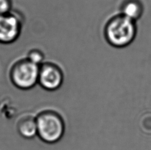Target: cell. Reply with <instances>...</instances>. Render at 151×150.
<instances>
[{
  "label": "cell",
  "mask_w": 151,
  "mask_h": 150,
  "mask_svg": "<svg viewBox=\"0 0 151 150\" xmlns=\"http://www.w3.org/2000/svg\"><path fill=\"white\" fill-rule=\"evenodd\" d=\"M23 16L12 10L0 15V44H10L19 38L23 27Z\"/></svg>",
  "instance_id": "cell-4"
},
{
  "label": "cell",
  "mask_w": 151,
  "mask_h": 150,
  "mask_svg": "<svg viewBox=\"0 0 151 150\" xmlns=\"http://www.w3.org/2000/svg\"><path fill=\"white\" fill-rule=\"evenodd\" d=\"M119 10V13L137 22L143 15L145 6L141 0H123Z\"/></svg>",
  "instance_id": "cell-6"
},
{
  "label": "cell",
  "mask_w": 151,
  "mask_h": 150,
  "mask_svg": "<svg viewBox=\"0 0 151 150\" xmlns=\"http://www.w3.org/2000/svg\"><path fill=\"white\" fill-rule=\"evenodd\" d=\"M38 135L40 140L52 144L60 141L65 132L63 118L54 111H43L37 118Z\"/></svg>",
  "instance_id": "cell-3"
},
{
  "label": "cell",
  "mask_w": 151,
  "mask_h": 150,
  "mask_svg": "<svg viewBox=\"0 0 151 150\" xmlns=\"http://www.w3.org/2000/svg\"><path fill=\"white\" fill-rule=\"evenodd\" d=\"M39 66L25 56L18 58L9 69V78L13 86L20 90H30L38 84Z\"/></svg>",
  "instance_id": "cell-2"
},
{
  "label": "cell",
  "mask_w": 151,
  "mask_h": 150,
  "mask_svg": "<svg viewBox=\"0 0 151 150\" xmlns=\"http://www.w3.org/2000/svg\"><path fill=\"white\" fill-rule=\"evenodd\" d=\"M64 80L61 67L54 61H45L39 66L38 84L48 91H55L62 87Z\"/></svg>",
  "instance_id": "cell-5"
},
{
  "label": "cell",
  "mask_w": 151,
  "mask_h": 150,
  "mask_svg": "<svg viewBox=\"0 0 151 150\" xmlns=\"http://www.w3.org/2000/svg\"><path fill=\"white\" fill-rule=\"evenodd\" d=\"M137 22L120 13L110 17L104 27V36L110 46L115 49L127 47L135 39Z\"/></svg>",
  "instance_id": "cell-1"
},
{
  "label": "cell",
  "mask_w": 151,
  "mask_h": 150,
  "mask_svg": "<svg viewBox=\"0 0 151 150\" xmlns=\"http://www.w3.org/2000/svg\"><path fill=\"white\" fill-rule=\"evenodd\" d=\"M12 10V0H0V15L9 13Z\"/></svg>",
  "instance_id": "cell-9"
},
{
  "label": "cell",
  "mask_w": 151,
  "mask_h": 150,
  "mask_svg": "<svg viewBox=\"0 0 151 150\" xmlns=\"http://www.w3.org/2000/svg\"><path fill=\"white\" fill-rule=\"evenodd\" d=\"M25 57L38 66H40L45 61V52L38 48H33L29 50Z\"/></svg>",
  "instance_id": "cell-8"
},
{
  "label": "cell",
  "mask_w": 151,
  "mask_h": 150,
  "mask_svg": "<svg viewBox=\"0 0 151 150\" xmlns=\"http://www.w3.org/2000/svg\"><path fill=\"white\" fill-rule=\"evenodd\" d=\"M17 130L22 138L33 139L38 134L37 119L31 116L22 117L17 122Z\"/></svg>",
  "instance_id": "cell-7"
}]
</instances>
